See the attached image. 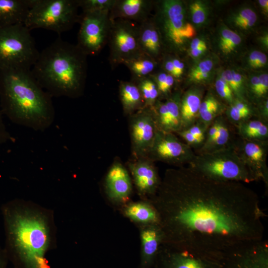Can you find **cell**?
I'll list each match as a JSON object with an SVG mask.
<instances>
[{"mask_svg": "<svg viewBox=\"0 0 268 268\" xmlns=\"http://www.w3.org/2000/svg\"><path fill=\"white\" fill-rule=\"evenodd\" d=\"M149 201L164 244L222 261L236 247L263 238L265 214L258 195L243 183L213 180L189 166L171 168Z\"/></svg>", "mask_w": 268, "mask_h": 268, "instance_id": "6da1fadb", "label": "cell"}, {"mask_svg": "<svg viewBox=\"0 0 268 268\" xmlns=\"http://www.w3.org/2000/svg\"><path fill=\"white\" fill-rule=\"evenodd\" d=\"M0 108L13 123L37 131L49 128L55 117L52 97L31 69L0 70Z\"/></svg>", "mask_w": 268, "mask_h": 268, "instance_id": "7a4b0ae2", "label": "cell"}, {"mask_svg": "<svg viewBox=\"0 0 268 268\" xmlns=\"http://www.w3.org/2000/svg\"><path fill=\"white\" fill-rule=\"evenodd\" d=\"M87 57L76 45L59 37L39 52L31 72L52 97L78 98L85 88Z\"/></svg>", "mask_w": 268, "mask_h": 268, "instance_id": "3957f363", "label": "cell"}, {"mask_svg": "<svg viewBox=\"0 0 268 268\" xmlns=\"http://www.w3.org/2000/svg\"><path fill=\"white\" fill-rule=\"evenodd\" d=\"M7 246L30 268H47L44 258L49 243L46 222L40 215L22 212L9 203L2 208Z\"/></svg>", "mask_w": 268, "mask_h": 268, "instance_id": "277c9868", "label": "cell"}, {"mask_svg": "<svg viewBox=\"0 0 268 268\" xmlns=\"http://www.w3.org/2000/svg\"><path fill=\"white\" fill-rule=\"evenodd\" d=\"M189 166L213 180L243 183L256 181L234 143L217 150L196 154Z\"/></svg>", "mask_w": 268, "mask_h": 268, "instance_id": "5b68a950", "label": "cell"}, {"mask_svg": "<svg viewBox=\"0 0 268 268\" xmlns=\"http://www.w3.org/2000/svg\"><path fill=\"white\" fill-rule=\"evenodd\" d=\"M78 0H31L24 25L30 31L42 28L59 34L79 21Z\"/></svg>", "mask_w": 268, "mask_h": 268, "instance_id": "8992f818", "label": "cell"}, {"mask_svg": "<svg viewBox=\"0 0 268 268\" xmlns=\"http://www.w3.org/2000/svg\"><path fill=\"white\" fill-rule=\"evenodd\" d=\"M39 55L30 30L24 24L0 27V70H30Z\"/></svg>", "mask_w": 268, "mask_h": 268, "instance_id": "52a82bcc", "label": "cell"}, {"mask_svg": "<svg viewBox=\"0 0 268 268\" xmlns=\"http://www.w3.org/2000/svg\"><path fill=\"white\" fill-rule=\"evenodd\" d=\"M156 11L153 16L165 47L170 50L180 49L196 31L187 22L183 3L177 0L155 2Z\"/></svg>", "mask_w": 268, "mask_h": 268, "instance_id": "ba28073f", "label": "cell"}, {"mask_svg": "<svg viewBox=\"0 0 268 268\" xmlns=\"http://www.w3.org/2000/svg\"><path fill=\"white\" fill-rule=\"evenodd\" d=\"M111 20L109 60L115 68L142 52L138 42L139 24L120 19Z\"/></svg>", "mask_w": 268, "mask_h": 268, "instance_id": "9c48e42d", "label": "cell"}, {"mask_svg": "<svg viewBox=\"0 0 268 268\" xmlns=\"http://www.w3.org/2000/svg\"><path fill=\"white\" fill-rule=\"evenodd\" d=\"M109 13L82 12L80 15L76 45L87 56L98 54L108 42L111 23Z\"/></svg>", "mask_w": 268, "mask_h": 268, "instance_id": "30bf717a", "label": "cell"}, {"mask_svg": "<svg viewBox=\"0 0 268 268\" xmlns=\"http://www.w3.org/2000/svg\"><path fill=\"white\" fill-rule=\"evenodd\" d=\"M196 154L192 148L180 139L174 133L157 130L146 157L177 167L189 165Z\"/></svg>", "mask_w": 268, "mask_h": 268, "instance_id": "8fae6325", "label": "cell"}, {"mask_svg": "<svg viewBox=\"0 0 268 268\" xmlns=\"http://www.w3.org/2000/svg\"><path fill=\"white\" fill-rule=\"evenodd\" d=\"M154 266L156 268H224L222 261L188 248L163 244Z\"/></svg>", "mask_w": 268, "mask_h": 268, "instance_id": "7c38bea8", "label": "cell"}, {"mask_svg": "<svg viewBox=\"0 0 268 268\" xmlns=\"http://www.w3.org/2000/svg\"><path fill=\"white\" fill-rule=\"evenodd\" d=\"M129 127L134 158L146 157L158 130L151 108H143L129 116Z\"/></svg>", "mask_w": 268, "mask_h": 268, "instance_id": "4fadbf2b", "label": "cell"}, {"mask_svg": "<svg viewBox=\"0 0 268 268\" xmlns=\"http://www.w3.org/2000/svg\"><path fill=\"white\" fill-rule=\"evenodd\" d=\"M224 268H268V244L263 239L245 243L223 258Z\"/></svg>", "mask_w": 268, "mask_h": 268, "instance_id": "5bb4252c", "label": "cell"}, {"mask_svg": "<svg viewBox=\"0 0 268 268\" xmlns=\"http://www.w3.org/2000/svg\"><path fill=\"white\" fill-rule=\"evenodd\" d=\"M128 167L138 195L151 199L161 181L154 162L147 157L134 158L128 162Z\"/></svg>", "mask_w": 268, "mask_h": 268, "instance_id": "9a60e30c", "label": "cell"}, {"mask_svg": "<svg viewBox=\"0 0 268 268\" xmlns=\"http://www.w3.org/2000/svg\"><path fill=\"white\" fill-rule=\"evenodd\" d=\"M104 187L110 201L116 204L128 203L133 192L132 180L126 167L115 160L107 172Z\"/></svg>", "mask_w": 268, "mask_h": 268, "instance_id": "2e32d148", "label": "cell"}, {"mask_svg": "<svg viewBox=\"0 0 268 268\" xmlns=\"http://www.w3.org/2000/svg\"><path fill=\"white\" fill-rule=\"evenodd\" d=\"M235 145L242 160L256 180H262L268 186L267 141L241 139L240 143H236Z\"/></svg>", "mask_w": 268, "mask_h": 268, "instance_id": "e0dca14e", "label": "cell"}, {"mask_svg": "<svg viewBox=\"0 0 268 268\" xmlns=\"http://www.w3.org/2000/svg\"><path fill=\"white\" fill-rule=\"evenodd\" d=\"M180 99L179 93L175 92L164 102L159 100L151 108L158 130L176 134L181 130Z\"/></svg>", "mask_w": 268, "mask_h": 268, "instance_id": "ac0fdd59", "label": "cell"}, {"mask_svg": "<svg viewBox=\"0 0 268 268\" xmlns=\"http://www.w3.org/2000/svg\"><path fill=\"white\" fill-rule=\"evenodd\" d=\"M141 242L140 268L154 266L160 249L164 242V235L159 224L139 226Z\"/></svg>", "mask_w": 268, "mask_h": 268, "instance_id": "d6986e66", "label": "cell"}, {"mask_svg": "<svg viewBox=\"0 0 268 268\" xmlns=\"http://www.w3.org/2000/svg\"><path fill=\"white\" fill-rule=\"evenodd\" d=\"M155 2L150 0H116L109 13L111 20H126L140 24L150 17Z\"/></svg>", "mask_w": 268, "mask_h": 268, "instance_id": "ffe728a7", "label": "cell"}, {"mask_svg": "<svg viewBox=\"0 0 268 268\" xmlns=\"http://www.w3.org/2000/svg\"><path fill=\"white\" fill-rule=\"evenodd\" d=\"M138 42L141 52L157 61L165 46L153 17L139 24Z\"/></svg>", "mask_w": 268, "mask_h": 268, "instance_id": "44dd1931", "label": "cell"}, {"mask_svg": "<svg viewBox=\"0 0 268 268\" xmlns=\"http://www.w3.org/2000/svg\"><path fill=\"white\" fill-rule=\"evenodd\" d=\"M31 0H0V27L24 24Z\"/></svg>", "mask_w": 268, "mask_h": 268, "instance_id": "7402d4cb", "label": "cell"}, {"mask_svg": "<svg viewBox=\"0 0 268 268\" xmlns=\"http://www.w3.org/2000/svg\"><path fill=\"white\" fill-rule=\"evenodd\" d=\"M123 213L126 217L139 226L159 225L158 213L149 201L128 202L124 205Z\"/></svg>", "mask_w": 268, "mask_h": 268, "instance_id": "603a6c76", "label": "cell"}, {"mask_svg": "<svg viewBox=\"0 0 268 268\" xmlns=\"http://www.w3.org/2000/svg\"><path fill=\"white\" fill-rule=\"evenodd\" d=\"M201 102V93L197 89L189 90L181 97V130L188 129L198 121Z\"/></svg>", "mask_w": 268, "mask_h": 268, "instance_id": "cb8c5ba5", "label": "cell"}, {"mask_svg": "<svg viewBox=\"0 0 268 268\" xmlns=\"http://www.w3.org/2000/svg\"><path fill=\"white\" fill-rule=\"evenodd\" d=\"M119 97L124 114L129 116L144 107L143 101L137 84L134 81H121Z\"/></svg>", "mask_w": 268, "mask_h": 268, "instance_id": "d4e9b609", "label": "cell"}, {"mask_svg": "<svg viewBox=\"0 0 268 268\" xmlns=\"http://www.w3.org/2000/svg\"><path fill=\"white\" fill-rule=\"evenodd\" d=\"M123 64L130 71L132 81L134 82L150 76L155 72L158 66L157 61L143 53L124 62Z\"/></svg>", "mask_w": 268, "mask_h": 268, "instance_id": "484cf974", "label": "cell"}, {"mask_svg": "<svg viewBox=\"0 0 268 268\" xmlns=\"http://www.w3.org/2000/svg\"><path fill=\"white\" fill-rule=\"evenodd\" d=\"M231 137L230 128L222 118L217 134L208 144L201 147L199 153L211 152L227 147L233 144L231 142Z\"/></svg>", "mask_w": 268, "mask_h": 268, "instance_id": "4316f807", "label": "cell"}, {"mask_svg": "<svg viewBox=\"0 0 268 268\" xmlns=\"http://www.w3.org/2000/svg\"><path fill=\"white\" fill-rule=\"evenodd\" d=\"M134 82L140 92L144 103L143 108H152L159 99V91L155 81L149 76Z\"/></svg>", "mask_w": 268, "mask_h": 268, "instance_id": "83f0119b", "label": "cell"}, {"mask_svg": "<svg viewBox=\"0 0 268 268\" xmlns=\"http://www.w3.org/2000/svg\"><path fill=\"white\" fill-rule=\"evenodd\" d=\"M150 77L155 81L159 93V98H167L171 94L170 92L173 87L175 78L170 74L164 71L154 73Z\"/></svg>", "mask_w": 268, "mask_h": 268, "instance_id": "f1b7e54d", "label": "cell"}, {"mask_svg": "<svg viewBox=\"0 0 268 268\" xmlns=\"http://www.w3.org/2000/svg\"><path fill=\"white\" fill-rule=\"evenodd\" d=\"M116 0H78L82 12H110Z\"/></svg>", "mask_w": 268, "mask_h": 268, "instance_id": "f546056e", "label": "cell"}, {"mask_svg": "<svg viewBox=\"0 0 268 268\" xmlns=\"http://www.w3.org/2000/svg\"><path fill=\"white\" fill-rule=\"evenodd\" d=\"M213 67L212 61L205 60L201 61L192 69L189 77L193 81H201L206 79Z\"/></svg>", "mask_w": 268, "mask_h": 268, "instance_id": "4dcf8cb0", "label": "cell"}, {"mask_svg": "<svg viewBox=\"0 0 268 268\" xmlns=\"http://www.w3.org/2000/svg\"><path fill=\"white\" fill-rule=\"evenodd\" d=\"M266 124L261 120H248L241 123L238 126V134L241 139L248 140L250 135Z\"/></svg>", "mask_w": 268, "mask_h": 268, "instance_id": "1f68e13d", "label": "cell"}, {"mask_svg": "<svg viewBox=\"0 0 268 268\" xmlns=\"http://www.w3.org/2000/svg\"><path fill=\"white\" fill-rule=\"evenodd\" d=\"M190 10L193 22L196 24L203 23L207 17L205 5L200 1H196L190 5Z\"/></svg>", "mask_w": 268, "mask_h": 268, "instance_id": "d6a6232c", "label": "cell"}, {"mask_svg": "<svg viewBox=\"0 0 268 268\" xmlns=\"http://www.w3.org/2000/svg\"><path fill=\"white\" fill-rule=\"evenodd\" d=\"M215 89L218 94L223 99L232 104L233 101V94L226 82L221 77L217 79Z\"/></svg>", "mask_w": 268, "mask_h": 268, "instance_id": "836d02e7", "label": "cell"}, {"mask_svg": "<svg viewBox=\"0 0 268 268\" xmlns=\"http://www.w3.org/2000/svg\"><path fill=\"white\" fill-rule=\"evenodd\" d=\"M176 134H177L184 141V142L192 148L193 147L198 148L199 146H200L201 148L205 140L203 138L193 135L186 129L181 130Z\"/></svg>", "mask_w": 268, "mask_h": 268, "instance_id": "e575fe53", "label": "cell"}, {"mask_svg": "<svg viewBox=\"0 0 268 268\" xmlns=\"http://www.w3.org/2000/svg\"><path fill=\"white\" fill-rule=\"evenodd\" d=\"M228 114L230 122L238 125L241 123L249 120L252 113L240 111L236 109L233 105H231Z\"/></svg>", "mask_w": 268, "mask_h": 268, "instance_id": "d590c367", "label": "cell"}, {"mask_svg": "<svg viewBox=\"0 0 268 268\" xmlns=\"http://www.w3.org/2000/svg\"><path fill=\"white\" fill-rule=\"evenodd\" d=\"M257 18L256 13L251 8H246L241 10L234 18V23L236 26L243 21Z\"/></svg>", "mask_w": 268, "mask_h": 268, "instance_id": "8d00e7d4", "label": "cell"}, {"mask_svg": "<svg viewBox=\"0 0 268 268\" xmlns=\"http://www.w3.org/2000/svg\"><path fill=\"white\" fill-rule=\"evenodd\" d=\"M207 128L199 121H197L191 127L186 129L193 135L205 140Z\"/></svg>", "mask_w": 268, "mask_h": 268, "instance_id": "74e56055", "label": "cell"}, {"mask_svg": "<svg viewBox=\"0 0 268 268\" xmlns=\"http://www.w3.org/2000/svg\"><path fill=\"white\" fill-rule=\"evenodd\" d=\"M220 104L219 102L212 96H207L200 104L199 116L209 109Z\"/></svg>", "mask_w": 268, "mask_h": 268, "instance_id": "f35d334b", "label": "cell"}, {"mask_svg": "<svg viewBox=\"0 0 268 268\" xmlns=\"http://www.w3.org/2000/svg\"><path fill=\"white\" fill-rule=\"evenodd\" d=\"M234 33V31L229 29L226 28L222 30L220 36L219 46L222 52L229 43Z\"/></svg>", "mask_w": 268, "mask_h": 268, "instance_id": "ab89813d", "label": "cell"}, {"mask_svg": "<svg viewBox=\"0 0 268 268\" xmlns=\"http://www.w3.org/2000/svg\"><path fill=\"white\" fill-rule=\"evenodd\" d=\"M11 139V136L4 124L2 114L0 108V144L6 142Z\"/></svg>", "mask_w": 268, "mask_h": 268, "instance_id": "60d3db41", "label": "cell"}, {"mask_svg": "<svg viewBox=\"0 0 268 268\" xmlns=\"http://www.w3.org/2000/svg\"><path fill=\"white\" fill-rule=\"evenodd\" d=\"M223 80H224L226 83L228 85L231 89L233 94L236 95L237 90L236 86L233 80V78L232 73V70L227 69L223 71L220 77Z\"/></svg>", "mask_w": 268, "mask_h": 268, "instance_id": "b9f144b4", "label": "cell"}, {"mask_svg": "<svg viewBox=\"0 0 268 268\" xmlns=\"http://www.w3.org/2000/svg\"><path fill=\"white\" fill-rule=\"evenodd\" d=\"M241 37L236 33L234 32L229 43L223 51L225 54H228L234 50V49L241 43Z\"/></svg>", "mask_w": 268, "mask_h": 268, "instance_id": "7bdbcfd3", "label": "cell"}, {"mask_svg": "<svg viewBox=\"0 0 268 268\" xmlns=\"http://www.w3.org/2000/svg\"><path fill=\"white\" fill-rule=\"evenodd\" d=\"M260 79V98L266 95L268 91V75L265 73L259 76Z\"/></svg>", "mask_w": 268, "mask_h": 268, "instance_id": "ee69618b", "label": "cell"}, {"mask_svg": "<svg viewBox=\"0 0 268 268\" xmlns=\"http://www.w3.org/2000/svg\"><path fill=\"white\" fill-rule=\"evenodd\" d=\"M170 59L176 73V79L179 78L184 72V64L181 60L175 57H170Z\"/></svg>", "mask_w": 268, "mask_h": 268, "instance_id": "f6af8a7d", "label": "cell"}, {"mask_svg": "<svg viewBox=\"0 0 268 268\" xmlns=\"http://www.w3.org/2000/svg\"><path fill=\"white\" fill-rule=\"evenodd\" d=\"M251 90L257 98H260V79L259 76H254L251 80Z\"/></svg>", "mask_w": 268, "mask_h": 268, "instance_id": "bcb514c9", "label": "cell"}, {"mask_svg": "<svg viewBox=\"0 0 268 268\" xmlns=\"http://www.w3.org/2000/svg\"><path fill=\"white\" fill-rule=\"evenodd\" d=\"M261 52L260 51H254L250 54L248 58V62L251 67H254L261 54Z\"/></svg>", "mask_w": 268, "mask_h": 268, "instance_id": "7dc6e473", "label": "cell"}, {"mask_svg": "<svg viewBox=\"0 0 268 268\" xmlns=\"http://www.w3.org/2000/svg\"><path fill=\"white\" fill-rule=\"evenodd\" d=\"M207 49L206 45L205 44L199 48L190 50V54L193 57H198L204 53Z\"/></svg>", "mask_w": 268, "mask_h": 268, "instance_id": "c3c4849f", "label": "cell"}, {"mask_svg": "<svg viewBox=\"0 0 268 268\" xmlns=\"http://www.w3.org/2000/svg\"><path fill=\"white\" fill-rule=\"evenodd\" d=\"M267 62V58L266 55L264 53L261 52L254 67H255V68L262 67L266 64Z\"/></svg>", "mask_w": 268, "mask_h": 268, "instance_id": "681fc988", "label": "cell"}, {"mask_svg": "<svg viewBox=\"0 0 268 268\" xmlns=\"http://www.w3.org/2000/svg\"><path fill=\"white\" fill-rule=\"evenodd\" d=\"M206 44L205 42L200 38L194 39L190 45V50L194 49Z\"/></svg>", "mask_w": 268, "mask_h": 268, "instance_id": "f907efd6", "label": "cell"}, {"mask_svg": "<svg viewBox=\"0 0 268 268\" xmlns=\"http://www.w3.org/2000/svg\"><path fill=\"white\" fill-rule=\"evenodd\" d=\"M259 2L261 6V7L263 8V9L265 10V11L268 12V0H259Z\"/></svg>", "mask_w": 268, "mask_h": 268, "instance_id": "816d5d0a", "label": "cell"}, {"mask_svg": "<svg viewBox=\"0 0 268 268\" xmlns=\"http://www.w3.org/2000/svg\"><path fill=\"white\" fill-rule=\"evenodd\" d=\"M5 266L4 254L2 251L0 250V268H4Z\"/></svg>", "mask_w": 268, "mask_h": 268, "instance_id": "f5cc1de1", "label": "cell"}, {"mask_svg": "<svg viewBox=\"0 0 268 268\" xmlns=\"http://www.w3.org/2000/svg\"><path fill=\"white\" fill-rule=\"evenodd\" d=\"M262 41L264 42V44L266 45V46H268V36L267 35L265 36L264 37H263V40Z\"/></svg>", "mask_w": 268, "mask_h": 268, "instance_id": "db71d44e", "label": "cell"}]
</instances>
